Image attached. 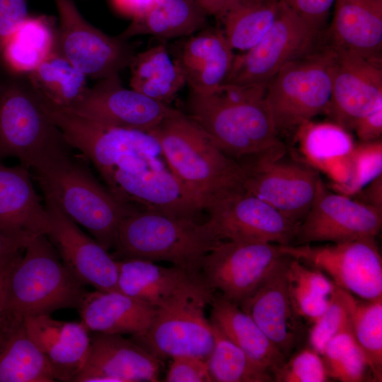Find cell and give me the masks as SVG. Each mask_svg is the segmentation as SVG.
I'll return each instance as SVG.
<instances>
[{
	"label": "cell",
	"instance_id": "6da1fadb",
	"mask_svg": "<svg viewBox=\"0 0 382 382\" xmlns=\"http://www.w3.org/2000/svg\"><path fill=\"white\" fill-rule=\"evenodd\" d=\"M266 86L224 84L211 93L190 91L188 116L233 159L283 149L265 103Z\"/></svg>",
	"mask_w": 382,
	"mask_h": 382
},
{
	"label": "cell",
	"instance_id": "7a4b0ae2",
	"mask_svg": "<svg viewBox=\"0 0 382 382\" xmlns=\"http://www.w3.org/2000/svg\"><path fill=\"white\" fill-rule=\"evenodd\" d=\"M149 133L158 142L170 172L202 211L243 190L241 164L224 153L188 115L179 111Z\"/></svg>",
	"mask_w": 382,
	"mask_h": 382
},
{
	"label": "cell",
	"instance_id": "3957f363",
	"mask_svg": "<svg viewBox=\"0 0 382 382\" xmlns=\"http://www.w3.org/2000/svg\"><path fill=\"white\" fill-rule=\"evenodd\" d=\"M33 172L44 197L106 250L114 248L121 221L137 208L114 197L71 151Z\"/></svg>",
	"mask_w": 382,
	"mask_h": 382
},
{
	"label": "cell",
	"instance_id": "277c9868",
	"mask_svg": "<svg viewBox=\"0 0 382 382\" xmlns=\"http://www.w3.org/2000/svg\"><path fill=\"white\" fill-rule=\"evenodd\" d=\"M25 75L0 68V160L13 157L33 171L71 151Z\"/></svg>",
	"mask_w": 382,
	"mask_h": 382
},
{
	"label": "cell",
	"instance_id": "5b68a950",
	"mask_svg": "<svg viewBox=\"0 0 382 382\" xmlns=\"http://www.w3.org/2000/svg\"><path fill=\"white\" fill-rule=\"evenodd\" d=\"M12 268L2 316L25 320L64 308H78L88 291L64 265L46 235L35 237Z\"/></svg>",
	"mask_w": 382,
	"mask_h": 382
},
{
	"label": "cell",
	"instance_id": "8992f818",
	"mask_svg": "<svg viewBox=\"0 0 382 382\" xmlns=\"http://www.w3.org/2000/svg\"><path fill=\"white\" fill-rule=\"evenodd\" d=\"M216 243L195 219L136 209L121 221L116 236V260L166 261L200 275L202 261Z\"/></svg>",
	"mask_w": 382,
	"mask_h": 382
},
{
	"label": "cell",
	"instance_id": "52a82bcc",
	"mask_svg": "<svg viewBox=\"0 0 382 382\" xmlns=\"http://www.w3.org/2000/svg\"><path fill=\"white\" fill-rule=\"evenodd\" d=\"M335 52L328 44L284 65L267 83L265 100L279 133L326 114Z\"/></svg>",
	"mask_w": 382,
	"mask_h": 382
},
{
	"label": "cell",
	"instance_id": "ba28073f",
	"mask_svg": "<svg viewBox=\"0 0 382 382\" xmlns=\"http://www.w3.org/2000/svg\"><path fill=\"white\" fill-rule=\"evenodd\" d=\"M213 296L204 282L187 288L156 308L147 331L132 340L160 359L183 355L207 359L214 335L204 309Z\"/></svg>",
	"mask_w": 382,
	"mask_h": 382
},
{
	"label": "cell",
	"instance_id": "9c48e42d",
	"mask_svg": "<svg viewBox=\"0 0 382 382\" xmlns=\"http://www.w3.org/2000/svg\"><path fill=\"white\" fill-rule=\"evenodd\" d=\"M281 252L324 273L335 284L364 300L382 298V258L375 238L321 245H279Z\"/></svg>",
	"mask_w": 382,
	"mask_h": 382
},
{
	"label": "cell",
	"instance_id": "30bf717a",
	"mask_svg": "<svg viewBox=\"0 0 382 382\" xmlns=\"http://www.w3.org/2000/svg\"><path fill=\"white\" fill-rule=\"evenodd\" d=\"M320 29L283 3L281 12L253 47L235 54L225 84L267 86L287 63L314 50Z\"/></svg>",
	"mask_w": 382,
	"mask_h": 382
},
{
	"label": "cell",
	"instance_id": "8fae6325",
	"mask_svg": "<svg viewBox=\"0 0 382 382\" xmlns=\"http://www.w3.org/2000/svg\"><path fill=\"white\" fill-rule=\"evenodd\" d=\"M59 19L57 50L87 77L100 80L120 75L134 49L128 40L110 36L91 24L74 0H54Z\"/></svg>",
	"mask_w": 382,
	"mask_h": 382
},
{
	"label": "cell",
	"instance_id": "7c38bea8",
	"mask_svg": "<svg viewBox=\"0 0 382 382\" xmlns=\"http://www.w3.org/2000/svg\"><path fill=\"white\" fill-rule=\"evenodd\" d=\"M285 149L248 157L243 190L299 224L313 200L320 175L308 163L284 160Z\"/></svg>",
	"mask_w": 382,
	"mask_h": 382
},
{
	"label": "cell",
	"instance_id": "4fadbf2b",
	"mask_svg": "<svg viewBox=\"0 0 382 382\" xmlns=\"http://www.w3.org/2000/svg\"><path fill=\"white\" fill-rule=\"evenodd\" d=\"M284 254L279 245L220 241L204 255L200 275L213 291L240 305L249 297Z\"/></svg>",
	"mask_w": 382,
	"mask_h": 382
},
{
	"label": "cell",
	"instance_id": "5bb4252c",
	"mask_svg": "<svg viewBox=\"0 0 382 382\" xmlns=\"http://www.w3.org/2000/svg\"><path fill=\"white\" fill-rule=\"evenodd\" d=\"M203 222L214 242L252 241L291 245L298 224L244 190L216 201Z\"/></svg>",
	"mask_w": 382,
	"mask_h": 382
},
{
	"label": "cell",
	"instance_id": "9a60e30c",
	"mask_svg": "<svg viewBox=\"0 0 382 382\" xmlns=\"http://www.w3.org/2000/svg\"><path fill=\"white\" fill-rule=\"evenodd\" d=\"M381 226L382 212L329 189L320 178L310 209L297 226L293 245L375 238Z\"/></svg>",
	"mask_w": 382,
	"mask_h": 382
},
{
	"label": "cell",
	"instance_id": "2e32d148",
	"mask_svg": "<svg viewBox=\"0 0 382 382\" xmlns=\"http://www.w3.org/2000/svg\"><path fill=\"white\" fill-rule=\"evenodd\" d=\"M64 110L102 125L146 132L180 111L125 88L120 75L98 80L75 104Z\"/></svg>",
	"mask_w": 382,
	"mask_h": 382
},
{
	"label": "cell",
	"instance_id": "e0dca14e",
	"mask_svg": "<svg viewBox=\"0 0 382 382\" xmlns=\"http://www.w3.org/2000/svg\"><path fill=\"white\" fill-rule=\"evenodd\" d=\"M120 202L139 209L197 219L202 211L182 183L156 159L134 170H115L103 178Z\"/></svg>",
	"mask_w": 382,
	"mask_h": 382
},
{
	"label": "cell",
	"instance_id": "ac0fdd59",
	"mask_svg": "<svg viewBox=\"0 0 382 382\" xmlns=\"http://www.w3.org/2000/svg\"><path fill=\"white\" fill-rule=\"evenodd\" d=\"M45 206L50 219L46 236L66 267L85 285L100 291H119L117 260L82 232L52 200L45 197Z\"/></svg>",
	"mask_w": 382,
	"mask_h": 382
},
{
	"label": "cell",
	"instance_id": "d6986e66",
	"mask_svg": "<svg viewBox=\"0 0 382 382\" xmlns=\"http://www.w3.org/2000/svg\"><path fill=\"white\" fill-rule=\"evenodd\" d=\"M334 50L331 98L326 114L332 122L351 132L360 117L382 105V60Z\"/></svg>",
	"mask_w": 382,
	"mask_h": 382
},
{
	"label": "cell",
	"instance_id": "ffe728a7",
	"mask_svg": "<svg viewBox=\"0 0 382 382\" xmlns=\"http://www.w3.org/2000/svg\"><path fill=\"white\" fill-rule=\"evenodd\" d=\"M95 333L85 364L73 382L158 381L160 359L122 335Z\"/></svg>",
	"mask_w": 382,
	"mask_h": 382
},
{
	"label": "cell",
	"instance_id": "44dd1931",
	"mask_svg": "<svg viewBox=\"0 0 382 382\" xmlns=\"http://www.w3.org/2000/svg\"><path fill=\"white\" fill-rule=\"evenodd\" d=\"M289 259L284 255L253 294L239 305L286 357L298 342L301 328L289 296Z\"/></svg>",
	"mask_w": 382,
	"mask_h": 382
},
{
	"label": "cell",
	"instance_id": "7402d4cb",
	"mask_svg": "<svg viewBox=\"0 0 382 382\" xmlns=\"http://www.w3.org/2000/svg\"><path fill=\"white\" fill-rule=\"evenodd\" d=\"M27 332L48 361L55 380L73 382L88 357L91 336L81 321H62L50 314L25 320Z\"/></svg>",
	"mask_w": 382,
	"mask_h": 382
},
{
	"label": "cell",
	"instance_id": "603a6c76",
	"mask_svg": "<svg viewBox=\"0 0 382 382\" xmlns=\"http://www.w3.org/2000/svg\"><path fill=\"white\" fill-rule=\"evenodd\" d=\"M49 215L36 193L29 169L0 163V229L28 241L47 235Z\"/></svg>",
	"mask_w": 382,
	"mask_h": 382
},
{
	"label": "cell",
	"instance_id": "cb8c5ba5",
	"mask_svg": "<svg viewBox=\"0 0 382 382\" xmlns=\"http://www.w3.org/2000/svg\"><path fill=\"white\" fill-rule=\"evenodd\" d=\"M235 54L223 30L209 28L189 36L175 59L190 91L206 94L225 84Z\"/></svg>",
	"mask_w": 382,
	"mask_h": 382
},
{
	"label": "cell",
	"instance_id": "d4e9b609",
	"mask_svg": "<svg viewBox=\"0 0 382 382\" xmlns=\"http://www.w3.org/2000/svg\"><path fill=\"white\" fill-rule=\"evenodd\" d=\"M328 43L337 50L382 60V0H335Z\"/></svg>",
	"mask_w": 382,
	"mask_h": 382
},
{
	"label": "cell",
	"instance_id": "484cf974",
	"mask_svg": "<svg viewBox=\"0 0 382 382\" xmlns=\"http://www.w3.org/2000/svg\"><path fill=\"white\" fill-rule=\"evenodd\" d=\"M81 322L89 331L104 334L144 335L156 308L120 291H87L79 307Z\"/></svg>",
	"mask_w": 382,
	"mask_h": 382
},
{
	"label": "cell",
	"instance_id": "4316f807",
	"mask_svg": "<svg viewBox=\"0 0 382 382\" xmlns=\"http://www.w3.org/2000/svg\"><path fill=\"white\" fill-rule=\"evenodd\" d=\"M117 260L118 290L156 308L204 282L201 276L174 265L163 267L141 259Z\"/></svg>",
	"mask_w": 382,
	"mask_h": 382
},
{
	"label": "cell",
	"instance_id": "83f0119b",
	"mask_svg": "<svg viewBox=\"0 0 382 382\" xmlns=\"http://www.w3.org/2000/svg\"><path fill=\"white\" fill-rule=\"evenodd\" d=\"M210 305V323L274 379L286 357L238 305L220 294H214Z\"/></svg>",
	"mask_w": 382,
	"mask_h": 382
},
{
	"label": "cell",
	"instance_id": "f1b7e54d",
	"mask_svg": "<svg viewBox=\"0 0 382 382\" xmlns=\"http://www.w3.org/2000/svg\"><path fill=\"white\" fill-rule=\"evenodd\" d=\"M301 152L308 163L326 174L330 185L344 182L355 143L350 134L333 122H308L296 131Z\"/></svg>",
	"mask_w": 382,
	"mask_h": 382
},
{
	"label": "cell",
	"instance_id": "f546056e",
	"mask_svg": "<svg viewBox=\"0 0 382 382\" xmlns=\"http://www.w3.org/2000/svg\"><path fill=\"white\" fill-rule=\"evenodd\" d=\"M44 354L28 335L25 320H0V382L55 381Z\"/></svg>",
	"mask_w": 382,
	"mask_h": 382
},
{
	"label": "cell",
	"instance_id": "4dcf8cb0",
	"mask_svg": "<svg viewBox=\"0 0 382 382\" xmlns=\"http://www.w3.org/2000/svg\"><path fill=\"white\" fill-rule=\"evenodd\" d=\"M207 16L197 0H162L132 18L119 36L125 40L143 35L161 39L189 37L204 28Z\"/></svg>",
	"mask_w": 382,
	"mask_h": 382
},
{
	"label": "cell",
	"instance_id": "1f68e13d",
	"mask_svg": "<svg viewBox=\"0 0 382 382\" xmlns=\"http://www.w3.org/2000/svg\"><path fill=\"white\" fill-rule=\"evenodd\" d=\"M129 67L131 88L166 105L186 84L179 63L163 44L135 54Z\"/></svg>",
	"mask_w": 382,
	"mask_h": 382
},
{
	"label": "cell",
	"instance_id": "d6a6232c",
	"mask_svg": "<svg viewBox=\"0 0 382 382\" xmlns=\"http://www.w3.org/2000/svg\"><path fill=\"white\" fill-rule=\"evenodd\" d=\"M57 28L45 16H28L9 39L1 67L28 76L57 50Z\"/></svg>",
	"mask_w": 382,
	"mask_h": 382
},
{
	"label": "cell",
	"instance_id": "836d02e7",
	"mask_svg": "<svg viewBox=\"0 0 382 382\" xmlns=\"http://www.w3.org/2000/svg\"><path fill=\"white\" fill-rule=\"evenodd\" d=\"M27 76L42 100L62 109L71 107L88 88L87 76L57 49Z\"/></svg>",
	"mask_w": 382,
	"mask_h": 382
},
{
	"label": "cell",
	"instance_id": "e575fe53",
	"mask_svg": "<svg viewBox=\"0 0 382 382\" xmlns=\"http://www.w3.org/2000/svg\"><path fill=\"white\" fill-rule=\"evenodd\" d=\"M281 0H241L220 19L226 38L241 52L257 45L270 30L282 8Z\"/></svg>",
	"mask_w": 382,
	"mask_h": 382
},
{
	"label": "cell",
	"instance_id": "d590c367",
	"mask_svg": "<svg viewBox=\"0 0 382 382\" xmlns=\"http://www.w3.org/2000/svg\"><path fill=\"white\" fill-rule=\"evenodd\" d=\"M348 312L352 333L367 359L374 381L382 379V298L357 299L337 286Z\"/></svg>",
	"mask_w": 382,
	"mask_h": 382
},
{
	"label": "cell",
	"instance_id": "8d00e7d4",
	"mask_svg": "<svg viewBox=\"0 0 382 382\" xmlns=\"http://www.w3.org/2000/svg\"><path fill=\"white\" fill-rule=\"evenodd\" d=\"M286 276L295 313L299 318L313 323L330 306L332 295L337 286L322 272L291 257L288 261Z\"/></svg>",
	"mask_w": 382,
	"mask_h": 382
},
{
	"label": "cell",
	"instance_id": "74e56055",
	"mask_svg": "<svg viewBox=\"0 0 382 382\" xmlns=\"http://www.w3.org/2000/svg\"><path fill=\"white\" fill-rule=\"evenodd\" d=\"M212 326L214 345L207 361L212 381H274V377L268 371L254 361L212 324Z\"/></svg>",
	"mask_w": 382,
	"mask_h": 382
},
{
	"label": "cell",
	"instance_id": "f35d334b",
	"mask_svg": "<svg viewBox=\"0 0 382 382\" xmlns=\"http://www.w3.org/2000/svg\"><path fill=\"white\" fill-rule=\"evenodd\" d=\"M321 356L329 377L342 382L364 381L366 370L370 371L365 354L351 330L333 337Z\"/></svg>",
	"mask_w": 382,
	"mask_h": 382
},
{
	"label": "cell",
	"instance_id": "ab89813d",
	"mask_svg": "<svg viewBox=\"0 0 382 382\" xmlns=\"http://www.w3.org/2000/svg\"><path fill=\"white\" fill-rule=\"evenodd\" d=\"M382 175L381 139L355 144L349 157L346 180L331 185L330 189L353 197L369 183Z\"/></svg>",
	"mask_w": 382,
	"mask_h": 382
},
{
	"label": "cell",
	"instance_id": "60d3db41",
	"mask_svg": "<svg viewBox=\"0 0 382 382\" xmlns=\"http://www.w3.org/2000/svg\"><path fill=\"white\" fill-rule=\"evenodd\" d=\"M346 330H351L348 312L335 289L327 311L312 323L308 335L310 346L322 354L326 344Z\"/></svg>",
	"mask_w": 382,
	"mask_h": 382
},
{
	"label": "cell",
	"instance_id": "b9f144b4",
	"mask_svg": "<svg viewBox=\"0 0 382 382\" xmlns=\"http://www.w3.org/2000/svg\"><path fill=\"white\" fill-rule=\"evenodd\" d=\"M329 378L321 354L310 347L286 361L275 376L274 381L325 382Z\"/></svg>",
	"mask_w": 382,
	"mask_h": 382
},
{
	"label": "cell",
	"instance_id": "7bdbcfd3",
	"mask_svg": "<svg viewBox=\"0 0 382 382\" xmlns=\"http://www.w3.org/2000/svg\"><path fill=\"white\" fill-rule=\"evenodd\" d=\"M165 381L168 382H210L206 359L183 355L171 358Z\"/></svg>",
	"mask_w": 382,
	"mask_h": 382
},
{
	"label": "cell",
	"instance_id": "ee69618b",
	"mask_svg": "<svg viewBox=\"0 0 382 382\" xmlns=\"http://www.w3.org/2000/svg\"><path fill=\"white\" fill-rule=\"evenodd\" d=\"M27 5L28 0H0V68L9 39L28 16Z\"/></svg>",
	"mask_w": 382,
	"mask_h": 382
},
{
	"label": "cell",
	"instance_id": "f6af8a7d",
	"mask_svg": "<svg viewBox=\"0 0 382 382\" xmlns=\"http://www.w3.org/2000/svg\"><path fill=\"white\" fill-rule=\"evenodd\" d=\"M297 15L320 29L335 0H281Z\"/></svg>",
	"mask_w": 382,
	"mask_h": 382
},
{
	"label": "cell",
	"instance_id": "bcb514c9",
	"mask_svg": "<svg viewBox=\"0 0 382 382\" xmlns=\"http://www.w3.org/2000/svg\"><path fill=\"white\" fill-rule=\"evenodd\" d=\"M352 131L361 142L381 139L382 105L360 117L356 122Z\"/></svg>",
	"mask_w": 382,
	"mask_h": 382
},
{
	"label": "cell",
	"instance_id": "7dc6e473",
	"mask_svg": "<svg viewBox=\"0 0 382 382\" xmlns=\"http://www.w3.org/2000/svg\"><path fill=\"white\" fill-rule=\"evenodd\" d=\"M357 200L382 212V175L374 179L359 193Z\"/></svg>",
	"mask_w": 382,
	"mask_h": 382
},
{
	"label": "cell",
	"instance_id": "c3c4849f",
	"mask_svg": "<svg viewBox=\"0 0 382 382\" xmlns=\"http://www.w3.org/2000/svg\"><path fill=\"white\" fill-rule=\"evenodd\" d=\"M162 0H112L115 8L132 18L147 11Z\"/></svg>",
	"mask_w": 382,
	"mask_h": 382
},
{
	"label": "cell",
	"instance_id": "681fc988",
	"mask_svg": "<svg viewBox=\"0 0 382 382\" xmlns=\"http://www.w3.org/2000/svg\"><path fill=\"white\" fill-rule=\"evenodd\" d=\"M31 241L13 236L0 229V260L24 250Z\"/></svg>",
	"mask_w": 382,
	"mask_h": 382
},
{
	"label": "cell",
	"instance_id": "f907efd6",
	"mask_svg": "<svg viewBox=\"0 0 382 382\" xmlns=\"http://www.w3.org/2000/svg\"><path fill=\"white\" fill-rule=\"evenodd\" d=\"M23 253V250L13 253L0 260V320L4 310L7 280L12 268L20 259Z\"/></svg>",
	"mask_w": 382,
	"mask_h": 382
},
{
	"label": "cell",
	"instance_id": "816d5d0a",
	"mask_svg": "<svg viewBox=\"0 0 382 382\" xmlns=\"http://www.w3.org/2000/svg\"><path fill=\"white\" fill-rule=\"evenodd\" d=\"M207 15L221 19L234 5L241 0H197Z\"/></svg>",
	"mask_w": 382,
	"mask_h": 382
}]
</instances>
